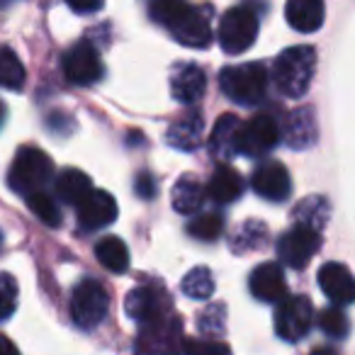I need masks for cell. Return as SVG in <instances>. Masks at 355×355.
Instances as JSON below:
<instances>
[{
    "mask_svg": "<svg viewBox=\"0 0 355 355\" xmlns=\"http://www.w3.org/2000/svg\"><path fill=\"white\" fill-rule=\"evenodd\" d=\"M316 71V51L311 46H290L272 64V83L285 98H302L309 90Z\"/></svg>",
    "mask_w": 355,
    "mask_h": 355,
    "instance_id": "obj_1",
    "label": "cell"
},
{
    "mask_svg": "<svg viewBox=\"0 0 355 355\" xmlns=\"http://www.w3.org/2000/svg\"><path fill=\"white\" fill-rule=\"evenodd\" d=\"M268 83H270V73L263 64L251 61V64H239L227 66L219 73V88L232 103L243 105V107H253L261 105L268 93Z\"/></svg>",
    "mask_w": 355,
    "mask_h": 355,
    "instance_id": "obj_2",
    "label": "cell"
},
{
    "mask_svg": "<svg viewBox=\"0 0 355 355\" xmlns=\"http://www.w3.org/2000/svg\"><path fill=\"white\" fill-rule=\"evenodd\" d=\"M54 178V163L42 148L22 146L15 153V161L8 173V185L20 195H32L44 190V185Z\"/></svg>",
    "mask_w": 355,
    "mask_h": 355,
    "instance_id": "obj_3",
    "label": "cell"
},
{
    "mask_svg": "<svg viewBox=\"0 0 355 355\" xmlns=\"http://www.w3.org/2000/svg\"><path fill=\"white\" fill-rule=\"evenodd\" d=\"M134 355H183V324L175 314H168L151 324H144L134 343Z\"/></svg>",
    "mask_w": 355,
    "mask_h": 355,
    "instance_id": "obj_4",
    "label": "cell"
},
{
    "mask_svg": "<svg viewBox=\"0 0 355 355\" xmlns=\"http://www.w3.org/2000/svg\"><path fill=\"white\" fill-rule=\"evenodd\" d=\"M110 309V295L98 280L88 277L76 285L73 295H71V319L76 326L90 331L100 326L107 316Z\"/></svg>",
    "mask_w": 355,
    "mask_h": 355,
    "instance_id": "obj_5",
    "label": "cell"
},
{
    "mask_svg": "<svg viewBox=\"0 0 355 355\" xmlns=\"http://www.w3.org/2000/svg\"><path fill=\"white\" fill-rule=\"evenodd\" d=\"M219 46L227 54H243L256 44L258 15L248 6L232 8L219 20Z\"/></svg>",
    "mask_w": 355,
    "mask_h": 355,
    "instance_id": "obj_6",
    "label": "cell"
},
{
    "mask_svg": "<svg viewBox=\"0 0 355 355\" xmlns=\"http://www.w3.org/2000/svg\"><path fill=\"white\" fill-rule=\"evenodd\" d=\"M314 326V306L304 295L285 297L275 311V331L287 343L302 340Z\"/></svg>",
    "mask_w": 355,
    "mask_h": 355,
    "instance_id": "obj_7",
    "label": "cell"
},
{
    "mask_svg": "<svg viewBox=\"0 0 355 355\" xmlns=\"http://www.w3.org/2000/svg\"><path fill=\"white\" fill-rule=\"evenodd\" d=\"M280 141V124L272 114H256L248 122H241L236 139V153L258 158L270 153Z\"/></svg>",
    "mask_w": 355,
    "mask_h": 355,
    "instance_id": "obj_8",
    "label": "cell"
},
{
    "mask_svg": "<svg viewBox=\"0 0 355 355\" xmlns=\"http://www.w3.org/2000/svg\"><path fill=\"white\" fill-rule=\"evenodd\" d=\"M124 311L129 314V319H134L137 324H151L163 316L173 314L171 297L166 295V290L158 285H139L124 300Z\"/></svg>",
    "mask_w": 355,
    "mask_h": 355,
    "instance_id": "obj_9",
    "label": "cell"
},
{
    "mask_svg": "<svg viewBox=\"0 0 355 355\" xmlns=\"http://www.w3.org/2000/svg\"><path fill=\"white\" fill-rule=\"evenodd\" d=\"M319 246H321V236L316 229L306 227V224H295L277 241V256H280V261L285 266L302 270V268L309 266V261L319 251Z\"/></svg>",
    "mask_w": 355,
    "mask_h": 355,
    "instance_id": "obj_10",
    "label": "cell"
},
{
    "mask_svg": "<svg viewBox=\"0 0 355 355\" xmlns=\"http://www.w3.org/2000/svg\"><path fill=\"white\" fill-rule=\"evenodd\" d=\"M64 73L76 85H93L103 78V61L90 42H78L64 56Z\"/></svg>",
    "mask_w": 355,
    "mask_h": 355,
    "instance_id": "obj_11",
    "label": "cell"
},
{
    "mask_svg": "<svg viewBox=\"0 0 355 355\" xmlns=\"http://www.w3.org/2000/svg\"><path fill=\"white\" fill-rule=\"evenodd\" d=\"M251 185H253V193H256L258 198L268 200V202H285L292 193L290 173L277 161L261 163V166L253 171Z\"/></svg>",
    "mask_w": 355,
    "mask_h": 355,
    "instance_id": "obj_12",
    "label": "cell"
},
{
    "mask_svg": "<svg viewBox=\"0 0 355 355\" xmlns=\"http://www.w3.org/2000/svg\"><path fill=\"white\" fill-rule=\"evenodd\" d=\"M175 42H180L183 46H190V49H205L212 42V27H209V20L205 17V12L200 8L188 6L180 17L168 27Z\"/></svg>",
    "mask_w": 355,
    "mask_h": 355,
    "instance_id": "obj_13",
    "label": "cell"
},
{
    "mask_svg": "<svg viewBox=\"0 0 355 355\" xmlns=\"http://www.w3.org/2000/svg\"><path fill=\"white\" fill-rule=\"evenodd\" d=\"M248 290L256 300L280 304L287 297V280L280 263H263L248 277Z\"/></svg>",
    "mask_w": 355,
    "mask_h": 355,
    "instance_id": "obj_14",
    "label": "cell"
},
{
    "mask_svg": "<svg viewBox=\"0 0 355 355\" xmlns=\"http://www.w3.org/2000/svg\"><path fill=\"white\" fill-rule=\"evenodd\" d=\"M117 219V202L105 190H93L78 205V227L83 232H98Z\"/></svg>",
    "mask_w": 355,
    "mask_h": 355,
    "instance_id": "obj_15",
    "label": "cell"
},
{
    "mask_svg": "<svg viewBox=\"0 0 355 355\" xmlns=\"http://www.w3.org/2000/svg\"><path fill=\"white\" fill-rule=\"evenodd\" d=\"M319 287L334 302V306H348L355 302V277L343 263H326V266H321Z\"/></svg>",
    "mask_w": 355,
    "mask_h": 355,
    "instance_id": "obj_16",
    "label": "cell"
},
{
    "mask_svg": "<svg viewBox=\"0 0 355 355\" xmlns=\"http://www.w3.org/2000/svg\"><path fill=\"white\" fill-rule=\"evenodd\" d=\"M207 90V76L198 64H178L171 71V93L175 103L195 105Z\"/></svg>",
    "mask_w": 355,
    "mask_h": 355,
    "instance_id": "obj_17",
    "label": "cell"
},
{
    "mask_svg": "<svg viewBox=\"0 0 355 355\" xmlns=\"http://www.w3.org/2000/svg\"><path fill=\"white\" fill-rule=\"evenodd\" d=\"M205 137V117L198 110H188L178 119H173L171 127L166 132L168 146L178 148V151H195L200 148Z\"/></svg>",
    "mask_w": 355,
    "mask_h": 355,
    "instance_id": "obj_18",
    "label": "cell"
},
{
    "mask_svg": "<svg viewBox=\"0 0 355 355\" xmlns=\"http://www.w3.org/2000/svg\"><path fill=\"white\" fill-rule=\"evenodd\" d=\"M282 141L287 144L295 151L302 148H311L319 139V127H316V117L311 107H300L292 110L285 119V127H282Z\"/></svg>",
    "mask_w": 355,
    "mask_h": 355,
    "instance_id": "obj_19",
    "label": "cell"
},
{
    "mask_svg": "<svg viewBox=\"0 0 355 355\" xmlns=\"http://www.w3.org/2000/svg\"><path fill=\"white\" fill-rule=\"evenodd\" d=\"M285 15L292 30L311 35L324 25V0H287Z\"/></svg>",
    "mask_w": 355,
    "mask_h": 355,
    "instance_id": "obj_20",
    "label": "cell"
},
{
    "mask_svg": "<svg viewBox=\"0 0 355 355\" xmlns=\"http://www.w3.org/2000/svg\"><path fill=\"white\" fill-rule=\"evenodd\" d=\"M241 129V119L236 114H222L209 134V151L217 158H234L236 156V139Z\"/></svg>",
    "mask_w": 355,
    "mask_h": 355,
    "instance_id": "obj_21",
    "label": "cell"
},
{
    "mask_svg": "<svg viewBox=\"0 0 355 355\" xmlns=\"http://www.w3.org/2000/svg\"><path fill=\"white\" fill-rule=\"evenodd\" d=\"M243 193V180L234 168L229 166H219L212 173L207 183V195L214 200L217 205H232L241 198Z\"/></svg>",
    "mask_w": 355,
    "mask_h": 355,
    "instance_id": "obj_22",
    "label": "cell"
},
{
    "mask_svg": "<svg viewBox=\"0 0 355 355\" xmlns=\"http://www.w3.org/2000/svg\"><path fill=\"white\" fill-rule=\"evenodd\" d=\"M171 202H173V209H175L178 214L202 212V202H205L202 183L193 175H183L175 185H173Z\"/></svg>",
    "mask_w": 355,
    "mask_h": 355,
    "instance_id": "obj_23",
    "label": "cell"
},
{
    "mask_svg": "<svg viewBox=\"0 0 355 355\" xmlns=\"http://www.w3.org/2000/svg\"><path fill=\"white\" fill-rule=\"evenodd\" d=\"M90 193H93V183L78 168H66L56 175V195H59L61 202L78 207Z\"/></svg>",
    "mask_w": 355,
    "mask_h": 355,
    "instance_id": "obj_24",
    "label": "cell"
},
{
    "mask_svg": "<svg viewBox=\"0 0 355 355\" xmlns=\"http://www.w3.org/2000/svg\"><path fill=\"white\" fill-rule=\"evenodd\" d=\"M95 256H98L100 266L107 268L110 272H127L129 270V248L124 246L122 239L117 236H105L95 246Z\"/></svg>",
    "mask_w": 355,
    "mask_h": 355,
    "instance_id": "obj_25",
    "label": "cell"
},
{
    "mask_svg": "<svg viewBox=\"0 0 355 355\" xmlns=\"http://www.w3.org/2000/svg\"><path fill=\"white\" fill-rule=\"evenodd\" d=\"M180 290H183L185 297L190 300H209L214 292V277L209 272V268L205 266H198L183 277L180 282Z\"/></svg>",
    "mask_w": 355,
    "mask_h": 355,
    "instance_id": "obj_26",
    "label": "cell"
},
{
    "mask_svg": "<svg viewBox=\"0 0 355 355\" xmlns=\"http://www.w3.org/2000/svg\"><path fill=\"white\" fill-rule=\"evenodd\" d=\"M25 85V66L15 56V51L3 46L0 49V88L20 90Z\"/></svg>",
    "mask_w": 355,
    "mask_h": 355,
    "instance_id": "obj_27",
    "label": "cell"
},
{
    "mask_svg": "<svg viewBox=\"0 0 355 355\" xmlns=\"http://www.w3.org/2000/svg\"><path fill=\"white\" fill-rule=\"evenodd\" d=\"M224 232V219L214 212H198L188 224V234L198 241H217Z\"/></svg>",
    "mask_w": 355,
    "mask_h": 355,
    "instance_id": "obj_28",
    "label": "cell"
},
{
    "mask_svg": "<svg viewBox=\"0 0 355 355\" xmlns=\"http://www.w3.org/2000/svg\"><path fill=\"white\" fill-rule=\"evenodd\" d=\"M295 217L300 224H306V227L321 232V227L329 219V202L324 198H306L304 202L295 207Z\"/></svg>",
    "mask_w": 355,
    "mask_h": 355,
    "instance_id": "obj_29",
    "label": "cell"
},
{
    "mask_svg": "<svg viewBox=\"0 0 355 355\" xmlns=\"http://www.w3.org/2000/svg\"><path fill=\"white\" fill-rule=\"evenodd\" d=\"M25 200H27V207H30L32 212H35L37 217L46 224V227H59V224H61V209H59L56 200L51 198L49 193L40 190V193L27 195Z\"/></svg>",
    "mask_w": 355,
    "mask_h": 355,
    "instance_id": "obj_30",
    "label": "cell"
},
{
    "mask_svg": "<svg viewBox=\"0 0 355 355\" xmlns=\"http://www.w3.org/2000/svg\"><path fill=\"white\" fill-rule=\"evenodd\" d=\"M319 329L331 338H345L350 331L348 316L340 306H329V309L319 311Z\"/></svg>",
    "mask_w": 355,
    "mask_h": 355,
    "instance_id": "obj_31",
    "label": "cell"
},
{
    "mask_svg": "<svg viewBox=\"0 0 355 355\" xmlns=\"http://www.w3.org/2000/svg\"><path fill=\"white\" fill-rule=\"evenodd\" d=\"M188 6L190 3H185V0H148V12H151V17L158 25H163L168 30Z\"/></svg>",
    "mask_w": 355,
    "mask_h": 355,
    "instance_id": "obj_32",
    "label": "cell"
},
{
    "mask_svg": "<svg viewBox=\"0 0 355 355\" xmlns=\"http://www.w3.org/2000/svg\"><path fill=\"white\" fill-rule=\"evenodd\" d=\"M266 236H268V229H266V224H261V222H246L241 229H239V234L234 236V241H232V246H234V251H251V248H256V246H261L263 241H266Z\"/></svg>",
    "mask_w": 355,
    "mask_h": 355,
    "instance_id": "obj_33",
    "label": "cell"
},
{
    "mask_svg": "<svg viewBox=\"0 0 355 355\" xmlns=\"http://www.w3.org/2000/svg\"><path fill=\"white\" fill-rule=\"evenodd\" d=\"M17 280L10 272H0V319L12 316V311L17 309Z\"/></svg>",
    "mask_w": 355,
    "mask_h": 355,
    "instance_id": "obj_34",
    "label": "cell"
},
{
    "mask_svg": "<svg viewBox=\"0 0 355 355\" xmlns=\"http://www.w3.org/2000/svg\"><path fill=\"white\" fill-rule=\"evenodd\" d=\"M183 355H232L227 343L209 338H185L183 340Z\"/></svg>",
    "mask_w": 355,
    "mask_h": 355,
    "instance_id": "obj_35",
    "label": "cell"
},
{
    "mask_svg": "<svg viewBox=\"0 0 355 355\" xmlns=\"http://www.w3.org/2000/svg\"><path fill=\"white\" fill-rule=\"evenodd\" d=\"M200 329L207 331V334H219V331H224V306L214 304V306H209L205 314H200Z\"/></svg>",
    "mask_w": 355,
    "mask_h": 355,
    "instance_id": "obj_36",
    "label": "cell"
},
{
    "mask_svg": "<svg viewBox=\"0 0 355 355\" xmlns=\"http://www.w3.org/2000/svg\"><path fill=\"white\" fill-rule=\"evenodd\" d=\"M134 190H137L139 198L151 200L153 195H156V183H153V178L148 175V173H139L137 183H134Z\"/></svg>",
    "mask_w": 355,
    "mask_h": 355,
    "instance_id": "obj_37",
    "label": "cell"
},
{
    "mask_svg": "<svg viewBox=\"0 0 355 355\" xmlns=\"http://www.w3.org/2000/svg\"><path fill=\"white\" fill-rule=\"evenodd\" d=\"M66 3H69L71 10L83 12V15H88V12H98L100 8H103V0H66Z\"/></svg>",
    "mask_w": 355,
    "mask_h": 355,
    "instance_id": "obj_38",
    "label": "cell"
},
{
    "mask_svg": "<svg viewBox=\"0 0 355 355\" xmlns=\"http://www.w3.org/2000/svg\"><path fill=\"white\" fill-rule=\"evenodd\" d=\"M0 355H20V350H17V345L12 343L8 336L0 334Z\"/></svg>",
    "mask_w": 355,
    "mask_h": 355,
    "instance_id": "obj_39",
    "label": "cell"
},
{
    "mask_svg": "<svg viewBox=\"0 0 355 355\" xmlns=\"http://www.w3.org/2000/svg\"><path fill=\"white\" fill-rule=\"evenodd\" d=\"M311 355H336V353L331 348H319V350H314Z\"/></svg>",
    "mask_w": 355,
    "mask_h": 355,
    "instance_id": "obj_40",
    "label": "cell"
},
{
    "mask_svg": "<svg viewBox=\"0 0 355 355\" xmlns=\"http://www.w3.org/2000/svg\"><path fill=\"white\" fill-rule=\"evenodd\" d=\"M3 119H6V107H3V103H0V124H3Z\"/></svg>",
    "mask_w": 355,
    "mask_h": 355,
    "instance_id": "obj_41",
    "label": "cell"
},
{
    "mask_svg": "<svg viewBox=\"0 0 355 355\" xmlns=\"http://www.w3.org/2000/svg\"><path fill=\"white\" fill-rule=\"evenodd\" d=\"M0 243H3V234H0Z\"/></svg>",
    "mask_w": 355,
    "mask_h": 355,
    "instance_id": "obj_42",
    "label": "cell"
}]
</instances>
